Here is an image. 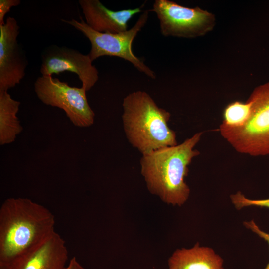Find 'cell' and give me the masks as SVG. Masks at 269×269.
I'll list each match as a JSON object with an SVG mask.
<instances>
[{
    "instance_id": "3",
    "label": "cell",
    "mask_w": 269,
    "mask_h": 269,
    "mask_svg": "<svg viewBox=\"0 0 269 269\" xmlns=\"http://www.w3.org/2000/svg\"><path fill=\"white\" fill-rule=\"evenodd\" d=\"M122 120L129 143L142 154L177 145L176 134L168 123L171 114L160 108L147 92L128 94L122 103Z\"/></svg>"
},
{
    "instance_id": "15",
    "label": "cell",
    "mask_w": 269,
    "mask_h": 269,
    "mask_svg": "<svg viewBox=\"0 0 269 269\" xmlns=\"http://www.w3.org/2000/svg\"><path fill=\"white\" fill-rule=\"evenodd\" d=\"M232 203L237 209H241L245 207L257 206L269 209V198L260 200H253L246 198L240 191L230 195Z\"/></svg>"
},
{
    "instance_id": "13",
    "label": "cell",
    "mask_w": 269,
    "mask_h": 269,
    "mask_svg": "<svg viewBox=\"0 0 269 269\" xmlns=\"http://www.w3.org/2000/svg\"><path fill=\"white\" fill-rule=\"evenodd\" d=\"M20 102L11 97L7 91H0V144L14 142L23 130L17 116Z\"/></svg>"
},
{
    "instance_id": "16",
    "label": "cell",
    "mask_w": 269,
    "mask_h": 269,
    "mask_svg": "<svg viewBox=\"0 0 269 269\" xmlns=\"http://www.w3.org/2000/svg\"><path fill=\"white\" fill-rule=\"evenodd\" d=\"M20 0H0V25L3 24L5 15L11 7L20 4Z\"/></svg>"
},
{
    "instance_id": "14",
    "label": "cell",
    "mask_w": 269,
    "mask_h": 269,
    "mask_svg": "<svg viewBox=\"0 0 269 269\" xmlns=\"http://www.w3.org/2000/svg\"><path fill=\"white\" fill-rule=\"evenodd\" d=\"M251 110L252 102L249 99L245 102H231L224 109L222 123L234 127L242 126L249 118Z\"/></svg>"
},
{
    "instance_id": "1",
    "label": "cell",
    "mask_w": 269,
    "mask_h": 269,
    "mask_svg": "<svg viewBox=\"0 0 269 269\" xmlns=\"http://www.w3.org/2000/svg\"><path fill=\"white\" fill-rule=\"evenodd\" d=\"M55 224L52 213L30 199L5 200L0 208V269L41 246L55 232Z\"/></svg>"
},
{
    "instance_id": "4",
    "label": "cell",
    "mask_w": 269,
    "mask_h": 269,
    "mask_svg": "<svg viewBox=\"0 0 269 269\" xmlns=\"http://www.w3.org/2000/svg\"><path fill=\"white\" fill-rule=\"evenodd\" d=\"M248 99L252 102L249 118L240 127L221 123V136L238 152L253 156L269 155V82L257 86Z\"/></svg>"
},
{
    "instance_id": "2",
    "label": "cell",
    "mask_w": 269,
    "mask_h": 269,
    "mask_svg": "<svg viewBox=\"0 0 269 269\" xmlns=\"http://www.w3.org/2000/svg\"><path fill=\"white\" fill-rule=\"evenodd\" d=\"M203 132H198L183 142L142 154L140 172L148 190L163 202L181 206L188 200L190 190L185 178L192 159L200 154L195 146Z\"/></svg>"
},
{
    "instance_id": "17",
    "label": "cell",
    "mask_w": 269,
    "mask_h": 269,
    "mask_svg": "<svg viewBox=\"0 0 269 269\" xmlns=\"http://www.w3.org/2000/svg\"><path fill=\"white\" fill-rule=\"evenodd\" d=\"M244 224L246 228L250 229L259 237L265 240L269 246V233L261 230L253 220L245 222ZM264 269H269V261Z\"/></svg>"
},
{
    "instance_id": "12",
    "label": "cell",
    "mask_w": 269,
    "mask_h": 269,
    "mask_svg": "<svg viewBox=\"0 0 269 269\" xmlns=\"http://www.w3.org/2000/svg\"><path fill=\"white\" fill-rule=\"evenodd\" d=\"M168 266V269H223V260L212 248L197 243L191 248L175 250Z\"/></svg>"
},
{
    "instance_id": "7",
    "label": "cell",
    "mask_w": 269,
    "mask_h": 269,
    "mask_svg": "<svg viewBox=\"0 0 269 269\" xmlns=\"http://www.w3.org/2000/svg\"><path fill=\"white\" fill-rule=\"evenodd\" d=\"M34 88L43 103L63 110L75 126L84 128L93 124L95 113L83 87H71L52 76L41 75L36 80Z\"/></svg>"
},
{
    "instance_id": "9",
    "label": "cell",
    "mask_w": 269,
    "mask_h": 269,
    "mask_svg": "<svg viewBox=\"0 0 269 269\" xmlns=\"http://www.w3.org/2000/svg\"><path fill=\"white\" fill-rule=\"evenodd\" d=\"M19 33L14 17L0 25V91L14 87L25 75L27 60L17 40Z\"/></svg>"
},
{
    "instance_id": "6",
    "label": "cell",
    "mask_w": 269,
    "mask_h": 269,
    "mask_svg": "<svg viewBox=\"0 0 269 269\" xmlns=\"http://www.w3.org/2000/svg\"><path fill=\"white\" fill-rule=\"evenodd\" d=\"M165 36L193 38L202 36L215 26V15L199 7H186L169 0H155L152 8Z\"/></svg>"
},
{
    "instance_id": "5",
    "label": "cell",
    "mask_w": 269,
    "mask_h": 269,
    "mask_svg": "<svg viewBox=\"0 0 269 269\" xmlns=\"http://www.w3.org/2000/svg\"><path fill=\"white\" fill-rule=\"evenodd\" d=\"M149 10L141 14L136 23L130 29L117 33L96 31L89 26L80 16V21L74 19L61 20L80 31L89 40L91 49L88 54L93 61L104 56H115L130 62L137 70L148 77L155 79L156 74L132 50V44L138 33L147 22Z\"/></svg>"
},
{
    "instance_id": "18",
    "label": "cell",
    "mask_w": 269,
    "mask_h": 269,
    "mask_svg": "<svg viewBox=\"0 0 269 269\" xmlns=\"http://www.w3.org/2000/svg\"><path fill=\"white\" fill-rule=\"evenodd\" d=\"M64 269H85L76 257H72Z\"/></svg>"
},
{
    "instance_id": "11",
    "label": "cell",
    "mask_w": 269,
    "mask_h": 269,
    "mask_svg": "<svg viewBox=\"0 0 269 269\" xmlns=\"http://www.w3.org/2000/svg\"><path fill=\"white\" fill-rule=\"evenodd\" d=\"M68 258L65 242L55 232L37 250L6 269H64Z\"/></svg>"
},
{
    "instance_id": "8",
    "label": "cell",
    "mask_w": 269,
    "mask_h": 269,
    "mask_svg": "<svg viewBox=\"0 0 269 269\" xmlns=\"http://www.w3.org/2000/svg\"><path fill=\"white\" fill-rule=\"evenodd\" d=\"M88 54L65 46L53 45L47 47L41 54L40 69L42 76H52L64 71L76 74L82 83V87L89 91L99 79L98 71L92 64Z\"/></svg>"
},
{
    "instance_id": "10",
    "label": "cell",
    "mask_w": 269,
    "mask_h": 269,
    "mask_svg": "<svg viewBox=\"0 0 269 269\" xmlns=\"http://www.w3.org/2000/svg\"><path fill=\"white\" fill-rule=\"evenodd\" d=\"M86 23L93 30L103 33H117L128 28L129 20L141 12L143 5L133 9L114 11L99 0H79Z\"/></svg>"
}]
</instances>
